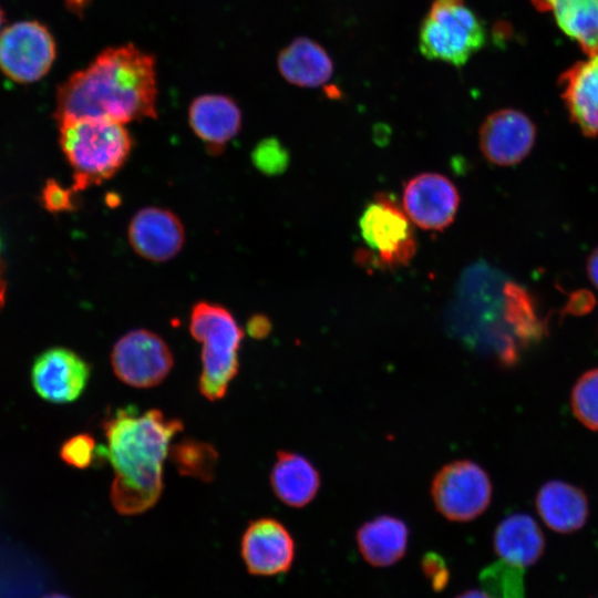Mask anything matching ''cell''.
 <instances>
[{
	"label": "cell",
	"instance_id": "obj_1",
	"mask_svg": "<svg viewBox=\"0 0 598 598\" xmlns=\"http://www.w3.org/2000/svg\"><path fill=\"white\" fill-rule=\"evenodd\" d=\"M56 123L79 118L122 124L157 116V78L153 55L133 44L102 51L86 68L59 85Z\"/></svg>",
	"mask_w": 598,
	"mask_h": 598
},
{
	"label": "cell",
	"instance_id": "obj_2",
	"mask_svg": "<svg viewBox=\"0 0 598 598\" xmlns=\"http://www.w3.org/2000/svg\"><path fill=\"white\" fill-rule=\"evenodd\" d=\"M109 458L115 476L111 502L122 515L142 514L153 507L163 492V463L173 436L183 430L178 419L157 409L138 413L120 408L103 422Z\"/></svg>",
	"mask_w": 598,
	"mask_h": 598
},
{
	"label": "cell",
	"instance_id": "obj_3",
	"mask_svg": "<svg viewBox=\"0 0 598 598\" xmlns=\"http://www.w3.org/2000/svg\"><path fill=\"white\" fill-rule=\"evenodd\" d=\"M61 150L73 171L78 193L113 177L127 161L133 138L122 123L79 118L59 123Z\"/></svg>",
	"mask_w": 598,
	"mask_h": 598
},
{
	"label": "cell",
	"instance_id": "obj_4",
	"mask_svg": "<svg viewBox=\"0 0 598 598\" xmlns=\"http://www.w3.org/2000/svg\"><path fill=\"white\" fill-rule=\"evenodd\" d=\"M189 332L203 344L198 390L209 401L220 400L238 373L244 331L224 306L198 301L190 311Z\"/></svg>",
	"mask_w": 598,
	"mask_h": 598
},
{
	"label": "cell",
	"instance_id": "obj_5",
	"mask_svg": "<svg viewBox=\"0 0 598 598\" xmlns=\"http://www.w3.org/2000/svg\"><path fill=\"white\" fill-rule=\"evenodd\" d=\"M486 39L485 28L465 0H433L419 31L423 56L464 65Z\"/></svg>",
	"mask_w": 598,
	"mask_h": 598
},
{
	"label": "cell",
	"instance_id": "obj_6",
	"mask_svg": "<svg viewBox=\"0 0 598 598\" xmlns=\"http://www.w3.org/2000/svg\"><path fill=\"white\" fill-rule=\"evenodd\" d=\"M431 495L436 509L453 522H468L485 512L492 498L488 474L478 464L455 461L433 477Z\"/></svg>",
	"mask_w": 598,
	"mask_h": 598
},
{
	"label": "cell",
	"instance_id": "obj_7",
	"mask_svg": "<svg viewBox=\"0 0 598 598\" xmlns=\"http://www.w3.org/2000/svg\"><path fill=\"white\" fill-rule=\"evenodd\" d=\"M359 226L362 238L382 266H404L413 258L416 239L412 221L386 194H378L367 206Z\"/></svg>",
	"mask_w": 598,
	"mask_h": 598
},
{
	"label": "cell",
	"instance_id": "obj_8",
	"mask_svg": "<svg viewBox=\"0 0 598 598\" xmlns=\"http://www.w3.org/2000/svg\"><path fill=\"white\" fill-rule=\"evenodd\" d=\"M56 56V43L41 22H16L0 32V70L18 83L41 80Z\"/></svg>",
	"mask_w": 598,
	"mask_h": 598
},
{
	"label": "cell",
	"instance_id": "obj_9",
	"mask_svg": "<svg viewBox=\"0 0 598 598\" xmlns=\"http://www.w3.org/2000/svg\"><path fill=\"white\" fill-rule=\"evenodd\" d=\"M111 364L122 382L145 389L164 381L174 365V358L161 336L146 329H133L114 343Z\"/></svg>",
	"mask_w": 598,
	"mask_h": 598
},
{
	"label": "cell",
	"instance_id": "obj_10",
	"mask_svg": "<svg viewBox=\"0 0 598 598\" xmlns=\"http://www.w3.org/2000/svg\"><path fill=\"white\" fill-rule=\"evenodd\" d=\"M91 367L75 351L52 347L42 351L33 361L31 382L37 394L51 403L75 401L85 390Z\"/></svg>",
	"mask_w": 598,
	"mask_h": 598
},
{
	"label": "cell",
	"instance_id": "obj_11",
	"mask_svg": "<svg viewBox=\"0 0 598 598\" xmlns=\"http://www.w3.org/2000/svg\"><path fill=\"white\" fill-rule=\"evenodd\" d=\"M458 204L455 185L437 173L412 177L403 190L404 212L413 224L425 230H442L450 226Z\"/></svg>",
	"mask_w": 598,
	"mask_h": 598
},
{
	"label": "cell",
	"instance_id": "obj_12",
	"mask_svg": "<svg viewBox=\"0 0 598 598\" xmlns=\"http://www.w3.org/2000/svg\"><path fill=\"white\" fill-rule=\"evenodd\" d=\"M132 249L142 258L163 262L174 258L185 243L181 219L171 210L148 206L131 218L127 229Z\"/></svg>",
	"mask_w": 598,
	"mask_h": 598
},
{
	"label": "cell",
	"instance_id": "obj_13",
	"mask_svg": "<svg viewBox=\"0 0 598 598\" xmlns=\"http://www.w3.org/2000/svg\"><path fill=\"white\" fill-rule=\"evenodd\" d=\"M241 556L250 574L272 576L290 568L295 543L280 522L259 518L251 522L243 535Z\"/></svg>",
	"mask_w": 598,
	"mask_h": 598
},
{
	"label": "cell",
	"instance_id": "obj_14",
	"mask_svg": "<svg viewBox=\"0 0 598 598\" xmlns=\"http://www.w3.org/2000/svg\"><path fill=\"white\" fill-rule=\"evenodd\" d=\"M535 140V126L522 112L504 109L486 117L480 130V146L494 164L508 166L522 161Z\"/></svg>",
	"mask_w": 598,
	"mask_h": 598
},
{
	"label": "cell",
	"instance_id": "obj_15",
	"mask_svg": "<svg viewBox=\"0 0 598 598\" xmlns=\"http://www.w3.org/2000/svg\"><path fill=\"white\" fill-rule=\"evenodd\" d=\"M188 123L207 151L217 155L239 133L241 111L227 95L204 94L190 103Z\"/></svg>",
	"mask_w": 598,
	"mask_h": 598
},
{
	"label": "cell",
	"instance_id": "obj_16",
	"mask_svg": "<svg viewBox=\"0 0 598 598\" xmlns=\"http://www.w3.org/2000/svg\"><path fill=\"white\" fill-rule=\"evenodd\" d=\"M559 82L574 123L586 135L598 134V55L575 63Z\"/></svg>",
	"mask_w": 598,
	"mask_h": 598
},
{
	"label": "cell",
	"instance_id": "obj_17",
	"mask_svg": "<svg viewBox=\"0 0 598 598\" xmlns=\"http://www.w3.org/2000/svg\"><path fill=\"white\" fill-rule=\"evenodd\" d=\"M499 560L525 570L535 565L545 550V537L536 520L524 513L505 517L493 536Z\"/></svg>",
	"mask_w": 598,
	"mask_h": 598
},
{
	"label": "cell",
	"instance_id": "obj_18",
	"mask_svg": "<svg viewBox=\"0 0 598 598\" xmlns=\"http://www.w3.org/2000/svg\"><path fill=\"white\" fill-rule=\"evenodd\" d=\"M536 509L545 525L560 534L579 530L589 515L585 492L567 482L549 481L536 496Z\"/></svg>",
	"mask_w": 598,
	"mask_h": 598
},
{
	"label": "cell",
	"instance_id": "obj_19",
	"mask_svg": "<svg viewBox=\"0 0 598 598\" xmlns=\"http://www.w3.org/2000/svg\"><path fill=\"white\" fill-rule=\"evenodd\" d=\"M277 63L281 76L300 87L320 86L333 74V62L326 49L307 37L296 38L283 48Z\"/></svg>",
	"mask_w": 598,
	"mask_h": 598
},
{
	"label": "cell",
	"instance_id": "obj_20",
	"mask_svg": "<svg viewBox=\"0 0 598 598\" xmlns=\"http://www.w3.org/2000/svg\"><path fill=\"white\" fill-rule=\"evenodd\" d=\"M270 485L276 496L291 507L309 504L320 487L317 468L305 456L278 451L270 472Z\"/></svg>",
	"mask_w": 598,
	"mask_h": 598
},
{
	"label": "cell",
	"instance_id": "obj_21",
	"mask_svg": "<svg viewBox=\"0 0 598 598\" xmlns=\"http://www.w3.org/2000/svg\"><path fill=\"white\" fill-rule=\"evenodd\" d=\"M408 538L406 524L390 515L378 516L357 532L360 554L375 567H388L399 561L405 554Z\"/></svg>",
	"mask_w": 598,
	"mask_h": 598
},
{
	"label": "cell",
	"instance_id": "obj_22",
	"mask_svg": "<svg viewBox=\"0 0 598 598\" xmlns=\"http://www.w3.org/2000/svg\"><path fill=\"white\" fill-rule=\"evenodd\" d=\"M553 12L559 28L590 56L598 55V0H530Z\"/></svg>",
	"mask_w": 598,
	"mask_h": 598
},
{
	"label": "cell",
	"instance_id": "obj_23",
	"mask_svg": "<svg viewBox=\"0 0 598 598\" xmlns=\"http://www.w3.org/2000/svg\"><path fill=\"white\" fill-rule=\"evenodd\" d=\"M503 316L514 334L524 343L540 339L544 324L539 320L534 302L519 286L504 283Z\"/></svg>",
	"mask_w": 598,
	"mask_h": 598
},
{
	"label": "cell",
	"instance_id": "obj_24",
	"mask_svg": "<svg viewBox=\"0 0 598 598\" xmlns=\"http://www.w3.org/2000/svg\"><path fill=\"white\" fill-rule=\"evenodd\" d=\"M168 454L181 475L206 483L214 480L218 453L212 444L186 437L169 446Z\"/></svg>",
	"mask_w": 598,
	"mask_h": 598
},
{
	"label": "cell",
	"instance_id": "obj_25",
	"mask_svg": "<svg viewBox=\"0 0 598 598\" xmlns=\"http://www.w3.org/2000/svg\"><path fill=\"white\" fill-rule=\"evenodd\" d=\"M570 404L573 413L582 425L598 431V368L580 375L573 386Z\"/></svg>",
	"mask_w": 598,
	"mask_h": 598
},
{
	"label": "cell",
	"instance_id": "obj_26",
	"mask_svg": "<svg viewBox=\"0 0 598 598\" xmlns=\"http://www.w3.org/2000/svg\"><path fill=\"white\" fill-rule=\"evenodd\" d=\"M524 570L502 560L483 569L480 580L492 598H524Z\"/></svg>",
	"mask_w": 598,
	"mask_h": 598
},
{
	"label": "cell",
	"instance_id": "obj_27",
	"mask_svg": "<svg viewBox=\"0 0 598 598\" xmlns=\"http://www.w3.org/2000/svg\"><path fill=\"white\" fill-rule=\"evenodd\" d=\"M61 460L75 468L84 470L100 456L94 437L89 433L75 434L63 442L59 451Z\"/></svg>",
	"mask_w": 598,
	"mask_h": 598
},
{
	"label": "cell",
	"instance_id": "obj_28",
	"mask_svg": "<svg viewBox=\"0 0 598 598\" xmlns=\"http://www.w3.org/2000/svg\"><path fill=\"white\" fill-rule=\"evenodd\" d=\"M252 161L261 172L274 175L287 167L288 153L278 141L269 138L256 146Z\"/></svg>",
	"mask_w": 598,
	"mask_h": 598
},
{
	"label": "cell",
	"instance_id": "obj_29",
	"mask_svg": "<svg viewBox=\"0 0 598 598\" xmlns=\"http://www.w3.org/2000/svg\"><path fill=\"white\" fill-rule=\"evenodd\" d=\"M71 187L66 188L55 179H48L42 193L41 203L50 213H64L75 210V195Z\"/></svg>",
	"mask_w": 598,
	"mask_h": 598
},
{
	"label": "cell",
	"instance_id": "obj_30",
	"mask_svg": "<svg viewBox=\"0 0 598 598\" xmlns=\"http://www.w3.org/2000/svg\"><path fill=\"white\" fill-rule=\"evenodd\" d=\"M422 567L436 590L442 589L446 585L448 571L444 560L437 554L429 553L423 558Z\"/></svg>",
	"mask_w": 598,
	"mask_h": 598
},
{
	"label": "cell",
	"instance_id": "obj_31",
	"mask_svg": "<svg viewBox=\"0 0 598 598\" xmlns=\"http://www.w3.org/2000/svg\"><path fill=\"white\" fill-rule=\"evenodd\" d=\"M271 330L269 318L264 315H254L247 322V332L251 338L264 339Z\"/></svg>",
	"mask_w": 598,
	"mask_h": 598
},
{
	"label": "cell",
	"instance_id": "obj_32",
	"mask_svg": "<svg viewBox=\"0 0 598 598\" xmlns=\"http://www.w3.org/2000/svg\"><path fill=\"white\" fill-rule=\"evenodd\" d=\"M65 8L79 17L83 16L84 10L89 7L92 0H63Z\"/></svg>",
	"mask_w": 598,
	"mask_h": 598
},
{
	"label": "cell",
	"instance_id": "obj_33",
	"mask_svg": "<svg viewBox=\"0 0 598 598\" xmlns=\"http://www.w3.org/2000/svg\"><path fill=\"white\" fill-rule=\"evenodd\" d=\"M589 277L598 288V248L591 254L588 262Z\"/></svg>",
	"mask_w": 598,
	"mask_h": 598
},
{
	"label": "cell",
	"instance_id": "obj_34",
	"mask_svg": "<svg viewBox=\"0 0 598 598\" xmlns=\"http://www.w3.org/2000/svg\"><path fill=\"white\" fill-rule=\"evenodd\" d=\"M1 248V243H0ZM7 282L4 277V265L0 256V309L3 307L6 300Z\"/></svg>",
	"mask_w": 598,
	"mask_h": 598
},
{
	"label": "cell",
	"instance_id": "obj_35",
	"mask_svg": "<svg viewBox=\"0 0 598 598\" xmlns=\"http://www.w3.org/2000/svg\"><path fill=\"white\" fill-rule=\"evenodd\" d=\"M456 598H492L485 590L472 589L467 590Z\"/></svg>",
	"mask_w": 598,
	"mask_h": 598
},
{
	"label": "cell",
	"instance_id": "obj_36",
	"mask_svg": "<svg viewBox=\"0 0 598 598\" xmlns=\"http://www.w3.org/2000/svg\"><path fill=\"white\" fill-rule=\"evenodd\" d=\"M4 22H6V16H4V12H3L2 8L0 7V32L2 31L1 29H2V27L4 24Z\"/></svg>",
	"mask_w": 598,
	"mask_h": 598
},
{
	"label": "cell",
	"instance_id": "obj_37",
	"mask_svg": "<svg viewBox=\"0 0 598 598\" xmlns=\"http://www.w3.org/2000/svg\"><path fill=\"white\" fill-rule=\"evenodd\" d=\"M43 598H70V597H68L65 595H62V594H51V595H48V596H45Z\"/></svg>",
	"mask_w": 598,
	"mask_h": 598
}]
</instances>
